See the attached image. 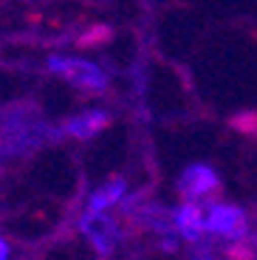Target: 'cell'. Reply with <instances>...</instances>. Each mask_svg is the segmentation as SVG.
Masks as SVG:
<instances>
[{"instance_id":"cell-1","label":"cell","mask_w":257,"mask_h":260,"mask_svg":"<svg viewBox=\"0 0 257 260\" xmlns=\"http://www.w3.org/2000/svg\"><path fill=\"white\" fill-rule=\"evenodd\" d=\"M54 136L57 133L40 116L34 105H9L6 111L0 113V139H3V147L14 156L31 153Z\"/></svg>"},{"instance_id":"cell-2","label":"cell","mask_w":257,"mask_h":260,"mask_svg":"<svg viewBox=\"0 0 257 260\" xmlns=\"http://www.w3.org/2000/svg\"><path fill=\"white\" fill-rule=\"evenodd\" d=\"M48 71L62 77L65 82L82 88V91H90V93H105L110 85V77L102 65L90 62V59H79V57L54 54V57H48Z\"/></svg>"},{"instance_id":"cell-3","label":"cell","mask_w":257,"mask_h":260,"mask_svg":"<svg viewBox=\"0 0 257 260\" xmlns=\"http://www.w3.org/2000/svg\"><path fill=\"white\" fill-rule=\"evenodd\" d=\"M204 218H206V232L223 241H246L249 235V215L243 207L238 204H226V201H215L209 207H204Z\"/></svg>"},{"instance_id":"cell-4","label":"cell","mask_w":257,"mask_h":260,"mask_svg":"<svg viewBox=\"0 0 257 260\" xmlns=\"http://www.w3.org/2000/svg\"><path fill=\"white\" fill-rule=\"evenodd\" d=\"M220 176L209 164H189L178 178V195L184 201H204L212 192H218Z\"/></svg>"},{"instance_id":"cell-5","label":"cell","mask_w":257,"mask_h":260,"mask_svg":"<svg viewBox=\"0 0 257 260\" xmlns=\"http://www.w3.org/2000/svg\"><path fill=\"white\" fill-rule=\"evenodd\" d=\"M79 226H82L85 238L93 243V249H97L99 254H110L116 249L119 226H116V221L110 218L108 212H85Z\"/></svg>"},{"instance_id":"cell-6","label":"cell","mask_w":257,"mask_h":260,"mask_svg":"<svg viewBox=\"0 0 257 260\" xmlns=\"http://www.w3.org/2000/svg\"><path fill=\"white\" fill-rule=\"evenodd\" d=\"M173 226L175 232L189 243H201L206 235V218H204V207L198 201H184L173 209Z\"/></svg>"},{"instance_id":"cell-7","label":"cell","mask_w":257,"mask_h":260,"mask_svg":"<svg viewBox=\"0 0 257 260\" xmlns=\"http://www.w3.org/2000/svg\"><path fill=\"white\" fill-rule=\"evenodd\" d=\"M108 124H110L108 111H82L79 116L65 122L62 133L65 136H77V139H93V136H99Z\"/></svg>"},{"instance_id":"cell-8","label":"cell","mask_w":257,"mask_h":260,"mask_svg":"<svg viewBox=\"0 0 257 260\" xmlns=\"http://www.w3.org/2000/svg\"><path fill=\"white\" fill-rule=\"evenodd\" d=\"M124 198H127V181H124V178H113V181L102 184L97 192L90 195L85 212H108L110 207L122 204Z\"/></svg>"},{"instance_id":"cell-9","label":"cell","mask_w":257,"mask_h":260,"mask_svg":"<svg viewBox=\"0 0 257 260\" xmlns=\"http://www.w3.org/2000/svg\"><path fill=\"white\" fill-rule=\"evenodd\" d=\"M6 257H9V243L0 238V260H6Z\"/></svg>"}]
</instances>
